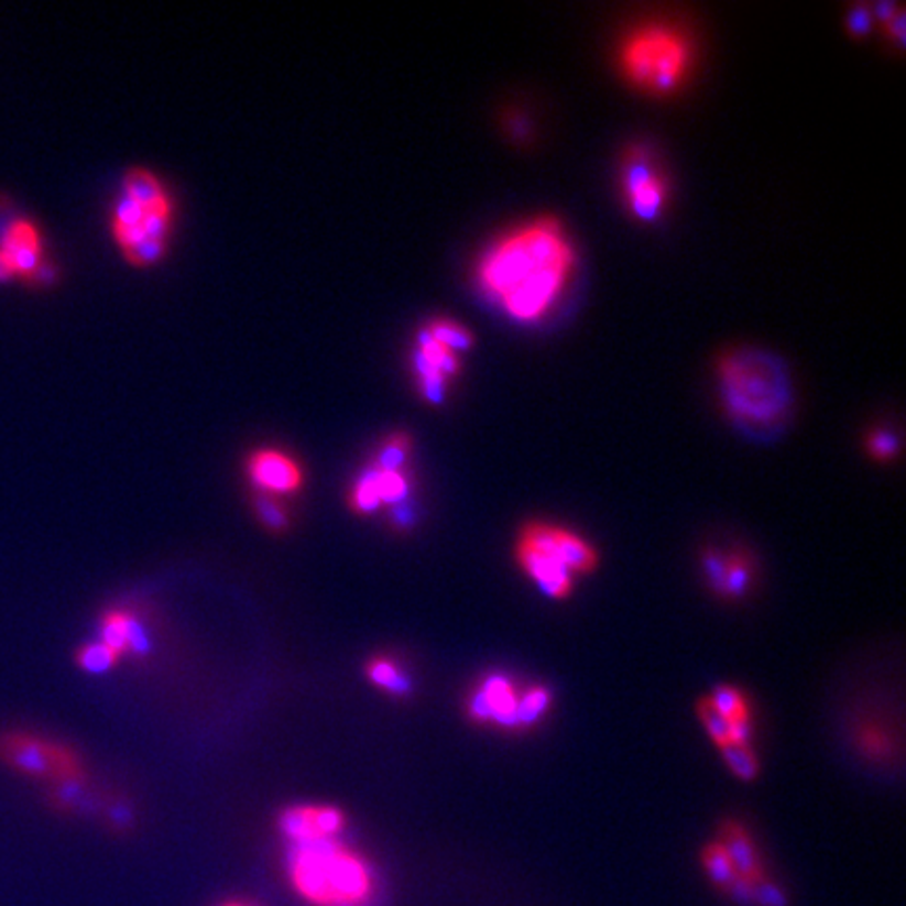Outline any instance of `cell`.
I'll return each mask as SVG.
<instances>
[{
	"label": "cell",
	"instance_id": "cell-1",
	"mask_svg": "<svg viewBox=\"0 0 906 906\" xmlns=\"http://www.w3.org/2000/svg\"><path fill=\"white\" fill-rule=\"evenodd\" d=\"M575 269L574 243L556 219L516 227L477 265L487 294L516 321H537L560 298Z\"/></svg>",
	"mask_w": 906,
	"mask_h": 906
},
{
	"label": "cell",
	"instance_id": "cell-2",
	"mask_svg": "<svg viewBox=\"0 0 906 906\" xmlns=\"http://www.w3.org/2000/svg\"><path fill=\"white\" fill-rule=\"evenodd\" d=\"M720 397L730 418L747 430H771L789 416L794 391L778 357L760 349L727 354L718 368Z\"/></svg>",
	"mask_w": 906,
	"mask_h": 906
},
{
	"label": "cell",
	"instance_id": "cell-3",
	"mask_svg": "<svg viewBox=\"0 0 906 906\" xmlns=\"http://www.w3.org/2000/svg\"><path fill=\"white\" fill-rule=\"evenodd\" d=\"M287 882L310 906H368L376 894L370 862L338 840L294 845Z\"/></svg>",
	"mask_w": 906,
	"mask_h": 906
},
{
	"label": "cell",
	"instance_id": "cell-4",
	"mask_svg": "<svg viewBox=\"0 0 906 906\" xmlns=\"http://www.w3.org/2000/svg\"><path fill=\"white\" fill-rule=\"evenodd\" d=\"M692 48L680 30L667 23H644L620 46L623 78L651 95H669L688 76Z\"/></svg>",
	"mask_w": 906,
	"mask_h": 906
},
{
	"label": "cell",
	"instance_id": "cell-5",
	"mask_svg": "<svg viewBox=\"0 0 906 906\" xmlns=\"http://www.w3.org/2000/svg\"><path fill=\"white\" fill-rule=\"evenodd\" d=\"M0 764L51 785L83 783L87 776L83 757L69 745L30 730H0Z\"/></svg>",
	"mask_w": 906,
	"mask_h": 906
},
{
	"label": "cell",
	"instance_id": "cell-6",
	"mask_svg": "<svg viewBox=\"0 0 906 906\" xmlns=\"http://www.w3.org/2000/svg\"><path fill=\"white\" fill-rule=\"evenodd\" d=\"M623 198L638 221L659 219L667 201V183L653 157L641 148L623 160Z\"/></svg>",
	"mask_w": 906,
	"mask_h": 906
},
{
	"label": "cell",
	"instance_id": "cell-7",
	"mask_svg": "<svg viewBox=\"0 0 906 906\" xmlns=\"http://www.w3.org/2000/svg\"><path fill=\"white\" fill-rule=\"evenodd\" d=\"M521 695L523 692H519V688L506 676L491 674L470 692L466 703L468 716L474 722L495 724L500 729L521 730Z\"/></svg>",
	"mask_w": 906,
	"mask_h": 906
},
{
	"label": "cell",
	"instance_id": "cell-8",
	"mask_svg": "<svg viewBox=\"0 0 906 906\" xmlns=\"http://www.w3.org/2000/svg\"><path fill=\"white\" fill-rule=\"evenodd\" d=\"M514 558L521 571L530 577L542 594L553 600L571 597L575 575L550 550L535 544L525 533H519L516 537Z\"/></svg>",
	"mask_w": 906,
	"mask_h": 906
},
{
	"label": "cell",
	"instance_id": "cell-9",
	"mask_svg": "<svg viewBox=\"0 0 906 906\" xmlns=\"http://www.w3.org/2000/svg\"><path fill=\"white\" fill-rule=\"evenodd\" d=\"M280 831L292 845L338 840L347 817L336 806H292L280 815Z\"/></svg>",
	"mask_w": 906,
	"mask_h": 906
},
{
	"label": "cell",
	"instance_id": "cell-10",
	"mask_svg": "<svg viewBox=\"0 0 906 906\" xmlns=\"http://www.w3.org/2000/svg\"><path fill=\"white\" fill-rule=\"evenodd\" d=\"M521 533H525L535 544L550 550L571 574L597 571L598 560H600L597 548L590 542H586L581 535H577L575 531L535 521V523H527Z\"/></svg>",
	"mask_w": 906,
	"mask_h": 906
},
{
	"label": "cell",
	"instance_id": "cell-11",
	"mask_svg": "<svg viewBox=\"0 0 906 906\" xmlns=\"http://www.w3.org/2000/svg\"><path fill=\"white\" fill-rule=\"evenodd\" d=\"M248 479L263 495H292L303 487V470L294 458L277 449H259L248 458Z\"/></svg>",
	"mask_w": 906,
	"mask_h": 906
},
{
	"label": "cell",
	"instance_id": "cell-12",
	"mask_svg": "<svg viewBox=\"0 0 906 906\" xmlns=\"http://www.w3.org/2000/svg\"><path fill=\"white\" fill-rule=\"evenodd\" d=\"M0 252L9 261L15 275L28 280L43 263V240L30 221H13L0 238Z\"/></svg>",
	"mask_w": 906,
	"mask_h": 906
},
{
	"label": "cell",
	"instance_id": "cell-13",
	"mask_svg": "<svg viewBox=\"0 0 906 906\" xmlns=\"http://www.w3.org/2000/svg\"><path fill=\"white\" fill-rule=\"evenodd\" d=\"M720 843L727 848L730 861L734 864L739 877L750 880L753 884H760V882L766 880L764 864L760 861V854H757L752 833L741 822L727 820L720 827Z\"/></svg>",
	"mask_w": 906,
	"mask_h": 906
},
{
	"label": "cell",
	"instance_id": "cell-14",
	"mask_svg": "<svg viewBox=\"0 0 906 906\" xmlns=\"http://www.w3.org/2000/svg\"><path fill=\"white\" fill-rule=\"evenodd\" d=\"M101 642L108 644L120 657L131 653H145L150 644L133 613L124 609H111L101 620Z\"/></svg>",
	"mask_w": 906,
	"mask_h": 906
},
{
	"label": "cell",
	"instance_id": "cell-15",
	"mask_svg": "<svg viewBox=\"0 0 906 906\" xmlns=\"http://www.w3.org/2000/svg\"><path fill=\"white\" fill-rule=\"evenodd\" d=\"M124 194L137 199L150 212H171L168 198L164 196L160 183L145 171L134 168L124 181Z\"/></svg>",
	"mask_w": 906,
	"mask_h": 906
},
{
	"label": "cell",
	"instance_id": "cell-16",
	"mask_svg": "<svg viewBox=\"0 0 906 906\" xmlns=\"http://www.w3.org/2000/svg\"><path fill=\"white\" fill-rule=\"evenodd\" d=\"M365 674L370 678L372 685L380 686L382 690L397 695V697H405L412 692V683L410 678L403 674V669L399 667L393 659L389 657H374L370 659V664L365 667Z\"/></svg>",
	"mask_w": 906,
	"mask_h": 906
},
{
	"label": "cell",
	"instance_id": "cell-17",
	"mask_svg": "<svg viewBox=\"0 0 906 906\" xmlns=\"http://www.w3.org/2000/svg\"><path fill=\"white\" fill-rule=\"evenodd\" d=\"M701 864L708 873L709 882L724 892L739 880V873L730 861L729 852L720 841H711L703 848Z\"/></svg>",
	"mask_w": 906,
	"mask_h": 906
},
{
	"label": "cell",
	"instance_id": "cell-18",
	"mask_svg": "<svg viewBox=\"0 0 906 906\" xmlns=\"http://www.w3.org/2000/svg\"><path fill=\"white\" fill-rule=\"evenodd\" d=\"M711 708L716 709L722 718H727L730 724L741 722V720H752V709L745 692L736 686H718L711 695H708Z\"/></svg>",
	"mask_w": 906,
	"mask_h": 906
},
{
	"label": "cell",
	"instance_id": "cell-19",
	"mask_svg": "<svg viewBox=\"0 0 906 906\" xmlns=\"http://www.w3.org/2000/svg\"><path fill=\"white\" fill-rule=\"evenodd\" d=\"M372 481H374V489H376L378 500L380 506H399L405 504L407 495H410V481L405 477L403 470H384L374 466L370 470Z\"/></svg>",
	"mask_w": 906,
	"mask_h": 906
},
{
	"label": "cell",
	"instance_id": "cell-20",
	"mask_svg": "<svg viewBox=\"0 0 906 906\" xmlns=\"http://www.w3.org/2000/svg\"><path fill=\"white\" fill-rule=\"evenodd\" d=\"M753 563L745 554H730L727 558V577H724V588L722 597L729 600H739L745 597L752 588Z\"/></svg>",
	"mask_w": 906,
	"mask_h": 906
},
{
	"label": "cell",
	"instance_id": "cell-21",
	"mask_svg": "<svg viewBox=\"0 0 906 906\" xmlns=\"http://www.w3.org/2000/svg\"><path fill=\"white\" fill-rule=\"evenodd\" d=\"M720 753L729 766L730 773L734 774L743 783H752L760 776V760L752 750V745H734L729 743L720 747Z\"/></svg>",
	"mask_w": 906,
	"mask_h": 906
},
{
	"label": "cell",
	"instance_id": "cell-22",
	"mask_svg": "<svg viewBox=\"0 0 906 906\" xmlns=\"http://www.w3.org/2000/svg\"><path fill=\"white\" fill-rule=\"evenodd\" d=\"M120 662V655L103 642H90L76 651V664L87 674H106Z\"/></svg>",
	"mask_w": 906,
	"mask_h": 906
},
{
	"label": "cell",
	"instance_id": "cell-23",
	"mask_svg": "<svg viewBox=\"0 0 906 906\" xmlns=\"http://www.w3.org/2000/svg\"><path fill=\"white\" fill-rule=\"evenodd\" d=\"M553 703V692L546 686H531L521 695V706H519V718H521V730L533 727Z\"/></svg>",
	"mask_w": 906,
	"mask_h": 906
},
{
	"label": "cell",
	"instance_id": "cell-24",
	"mask_svg": "<svg viewBox=\"0 0 906 906\" xmlns=\"http://www.w3.org/2000/svg\"><path fill=\"white\" fill-rule=\"evenodd\" d=\"M426 330L430 332V336H433L435 340H439L441 345H445V347L451 349V351H456V353L470 349V345H472V336H470V332L465 330L460 324L449 321V319H437V321L430 324Z\"/></svg>",
	"mask_w": 906,
	"mask_h": 906
},
{
	"label": "cell",
	"instance_id": "cell-25",
	"mask_svg": "<svg viewBox=\"0 0 906 906\" xmlns=\"http://www.w3.org/2000/svg\"><path fill=\"white\" fill-rule=\"evenodd\" d=\"M697 716H699V720H701L703 729L708 732L709 739L718 745V750H720V747H724V745H729L730 722L727 718H722L716 709L711 708L708 697H706V699H701V701L697 703Z\"/></svg>",
	"mask_w": 906,
	"mask_h": 906
},
{
	"label": "cell",
	"instance_id": "cell-26",
	"mask_svg": "<svg viewBox=\"0 0 906 906\" xmlns=\"http://www.w3.org/2000/svg\"><path fill=\"white\" fill-rule=\"evenodd\" d=\"M256 514L266 530L286 531L290 525V514L286 506L280 502V498L261 493L256 498Z\"/></svg>",
	"mask_w": 906,
	"mask_h": 906
},
{
	"label": "cell",
	"instance_id": "cell-27",
	"mask_svg": "<svg viewBox=\"0 0 906 906\" xmlns=\"http://www.w3.org/2000/svg\"><path fill=\"white\" fill-rule=\"evenodd\" d=\"M407 454H410V439L405 435H397L382 447L376 466L384 470H403Z\"/></svg>",
	"mask_w": 906,
	"mask_h": 906
},
{
	"label": "cell",
	"instance_id": "cell-28",
	"mask_svg": "<svg viewBox=\"0 0 906 906\" xmlns=\"http://www.w3.org/2000/svg\"><path fill=\"white\" fill-rule=\"evenodd\" d=\"M727 554L718 553V550H706L703 553V571H706V579L708 586L718 594L722 597V588H724V577H727Z\"/></svg>",
	"mask_w": 906,
	"mask_h": 906
},
{
	"label": "cell",
	"instance_id": "cell-29",
	"mask_svg": "<svg viewBox=\"0 0 906 906\" xmlns=\"http://www.w3.org/2000/svg\"><path fill=\"white\" fill-rule=\"evenodd\" d=\"M866 451H869L875 460L887 462V460H892V458L898 454V439H896V435L889 433V430H875V433H871L869 439H866Z\"/></svg>",
	"mask_w": 906,
	"mask_h": 906
},
{
	"label": "cell",
	"instance_id": "cell-30",
	"mask_svg": "<svg viewBox=\"0 0 906 906\" xmlns=\"http://www.w3.org/2000/svg\"><path fill=\"white\" fill-rule=\"evenodd\" d=\"M755 906H789V896L781 885L764 880L755 884Z\"/></svg>",
	"mask_w": 906,
	"mask_h": 906
},
{
	"label": "cell",
	"instance_id": "cell-31",
	"mask_svg": "<svg viewBox=\"0 0 906 906\" xmlns=\"http://www.w3.org/2000/svg\"><path fill=\"white\" fill-rule=\"evenodd\" d=\"M162 248H164L162 240H148V242L139 243L133 250H129L127 254L137 265H150L160 259Z\"/></svg>",
	"mask_w": 906,
	"mask_h": 906
},
{
	"label": "cell",
	"instance_id": "cell-32",
	"mask_svg": "<svg viewBox=\"0 0 906 906\" xmlns=\"http://www.w3.org/2000/svg\"><path fill=\"white\" fill-rule=\"evenodd\" d=\"M730 898L739 906H755V884L750 880L739 877L734 884L727 889Z\"/></svg>",
	"mask_w": 906,
	"mask_h": 906
},
{
	"label": "cell",
	"instance_id": "cell-33",
	"mask_svg": "<svg viewBox=\"0 0 906 906\" xmlns=\"http://www.w3.org/2000/svg\"><path fill=\"white\" fill-rule=\"evenodd\" d=\"M53 280H55V266L45 265V263L36 266V271L28 277V282H34L39 286H51Z\"/></svg>",
	"mask_w": 906,
	"mask_h": 906
},
{
	"label": "cell",
	"instance_id": "cell-34",
	"mask_svg": "<svg viewBox=\"0 0 906 906\" xmlns=\"http://www.w3.org/2000/svg\"><path fill=\"white\" fill-rule=\"evenodd\" d=\"M869 23H871V15H869L864 9H854V13L850 15L852 30H854L856 34H864V32L869 30Z\"/></svg>",
	"mask_w": 906,
	"mask_h": 906
},
{
	"label": "cell",
	"instance_id": "cell-35",
	"mask_svg": "<svg viewBox=\"0 0 906 906\" xmlns=\"http://www.w3.org/2000/svg\"><path fill=\"white\" fill-rule=\"evenodd\" d=\"M13 277H15L13 269H11V265H9V261L4 259V254L0 252V284H4V282L13 280Z\"/></svg>",
	"mask_w": 906,
	"mask_h": 906
},
{
	"label": "cell",
	"instance_id": "cell-36",
	"mask_svg": "<svg viewBox=\"0 0 906 906\" xmlns=\"http://www.w3.org/2000/svg\"><path fill=\"white\" fill-rule=\"evenodd\" d=\"M221 906H256V905H250V903H243V900H229V903H222Z\"/></svg>",
	"mask_w": 906,
	"mask_h": 906
}]
</instances>
